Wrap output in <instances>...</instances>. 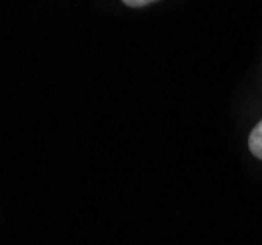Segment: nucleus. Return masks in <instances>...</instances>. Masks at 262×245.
I'll use <instances>...</instances> for the list:
<instances>
[{
  "label": "nucleus",
  "mask_w": 262,
  "mask_h": 245,
  "mask_svg": "<svg viewBox=\"0 0 262 245\" xmlns=\"http://www.w3.org/2000/svg\"><path fill=\"white\" fill-rule=\"evenodd\" d=\"M121 2L131 6V8H141V6H147V4H153L157 0H121Z\"/></svg>",
  "instance_id": "f03ea898"
},
{
  "label": "nucleus",
  "mask_w": 262,
  "mask_h": 245,
  "mask_svg": "<svg viewBox=\"0 0 262 245\" xmlns=\"http://www.w3.org/2000/svg\"><path fill=\"white\" fill-rule=\"evenodd\" d=\"M249 149L254 157L262 159V120L254 126V130L249 135Z\"/></svg>",
  "instance_id": "f257e3e1"
}]
</instances>
